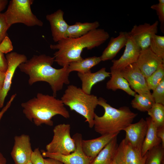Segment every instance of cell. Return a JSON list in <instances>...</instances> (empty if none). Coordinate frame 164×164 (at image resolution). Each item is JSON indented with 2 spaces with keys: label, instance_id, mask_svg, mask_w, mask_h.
<instances>
[{
  "label": "cell",
  "instance_id": "cell-33",
  "mask_svg": "<svg viewBox=\"0 0 164 164\" xmlns=\"http://www.w3.org/2000/svg\"><path fill=\"white\" fill-rule=\"evenodd\" d=\"M10 27L6 21L3 13H0V43L7 35V31Z\"/></svg>",
  "mask_w": 164,
  "mask_h": 164
},
{
  "label": "cell",
  "instance_id": "cell-25",
  "mask_svg": "<svg viewBox=\"0 0 164 164\" xmlns=\"http://www.w3.org/2000/svg\"><path fill=\"white\" fill-rule=\"evenodd\" d=\"M101 61L100 57H89L76 62H73L68 64L69 70L70 73L73 71L84 73L91 71V68L99 63Z\"/></svg>",
  "mask_w": 164,
  "mask_h": 164
},
{
  "label": "cell",
  "instance_id": "cell-3",
  "mask_svg": "<svg viewBox=\"0 0 164 164\" xmlns=\"http://www.w3.org/2000/svg\"><path fill=\"white\" fill-rule=\"evenodd\" d=\"M25 117L36 126L53 125L52 119L56 115L69 118L70 113L60 99L53 96L38 93L36 97L21 104Z\"/></svg>",
  "mask_w": 164,
  "mask_h": 164
},
{
  "label": "cell",
  "instance_id": "cell-38",
  "mask_svg": "<svg viewBox=\"0 0 164 164\" xmlns=\"http://www.w3.org/2000/svg\"><path fill=\"white\" fill-rule=\"evenodd\" d=\"M7 60L4 54L0 51V70L5 72L7 68Z\"/></svg>",
  "mask_w": 164,
  "mask_h": 164
},
{
  "label": "cell",
  "instance_id": "cell-44",
  "mask_svg": "<svg viewBox=\"0 0 164 164\" xmlns=\"http://www.w3.org/2000/svg\"><path fill=\"white\" fill-rule=\"evenodd\" d=\"M110 164H118L116 161V159L114 157V155Z\"/></svg>",
  "mask_w": 164,
  "mask_h": 164
},
{
  "label": "cell",
  "instance_id": "cell-36",
  "mask_svg": "<svg viewBox=\"0 0 164 164\" xmlns=\"http://www.w3.org/2000/svg\"><path fill=\"white\" fill-rule=\"evenodd\" d=\"M114 156L118 164H130L125 158L120 144L118 146Z\"/></svg>",
  "mask_w": 164,
  "mask_h": 164
},
{
  "label": "cell",
  "instance_id": "cell-15",
  "mask_svg": "<svg viewBox=\"0 0 164 164\" xmlns=\"http://www.w3.org/2000/svg\"><path fill=\"white\" fill-rule=\"evenodd\" d=\"M123 53L118 60H112L111 69L120 70L128 65L136 62L141 49L129 35Z\"/></svg>",
  "mask_w": 164,
  "mask_h": 164
},
{
  "label": "cell",
  "instance_id": "cell-18",
  "mask_svg": "<svg viewBox=\"0 0 164 164\" xmlns=\"http://www.w3.org/2000/svg\"><path fill=\"white\" fill-rule=\"evenodd\" d=\"M77 76L82 83L81 89L85 93L90 94L93 86L111 76L110 73L103 67L97 72L92 73L91 70L86 73L78 72Z\"/></svg>",
  "mask_w": 164,
  "mask_h": 164
},
{
  "label": "cell",
  "instance_id": "cell-8",
  "mask_svg": "<svg viewBox=\"0 0 164 164\" xmlns=\"http://www.w3.org/2000/svg\"><path fill=\"white\" fill-rule=\"evenodd\" d=\"M76 146L75 150L69 154L65 155L53 153L46 151H41L43 157L58 160L64 164H90L91 160L84 152L81 146L82 136L81 134L76 133L73 136Z\"/></svg>",
  "mask_w": 164,
  "mask_h": 164
},
{
  "label": "cell",
  "instance_id": "cell-27",
  "mask_svg": "<svg viewBox=\"0 0 164 164\" xmlns=\"http://www.w3.org/2000/svg\"><path fill=\"white\" fill-rule=\"evenodd\" d=\"M147 112L157 128L164 126V105L154 102Z\"/></svg>",
  "mask_w": 164,
  "mask_h": 164
},
{
  "label": "cell",
  "instance_id": "cell-19",
  "mask_svg": "<svg viewBox=\"0 0 164 164\" xmlns=\"http://www.w3.org/2000/svg\"><path fill=\"white\" fill-rule=\"evenodd\" d=\"M129 36V32L121 31L117 37H111L107 47L100 56L101 61L112 60L125 46Z\"/></svg>",
  "mask_w": 164,
  "mask_h": 164
},
{
  "label": "cell",
  "instance_id": "cell-45",
  "mask_svg": "<svg viewBox=\"0 0 164 164\" xmlns=\"http://www.w3.org/2000/svg\"><path fill=\"white\" fill-rule=\"evenodd\" d=\"M26 164H33V163L32 162L31 160H30Z\"/></svg>",
  "mask_w": 164,
  "mask_h": 164
},
{
  "label": "cell",
  "instance_id": "cell-30",
  "mask_svg": "<svg viewBox=\"0 0 164 164\" xmlns=\"http://www.w3.org/2000/svg\"><path fill=\"white\" fill-rule=\"evenodd\" d=\"M164 78V64H162L151 75L145 78L149 90H153Z\"/></svg>",
  "mask_w": 164,
  "mask_h": 164
},
{
  "label": "cell",
  "instance_id": "cell-24",
  "mask_svg": "<svg viewBox=\"0 0 164 164\" xmlns=\"http://www.w3.org/2000/svg\"><path fill=\"white\" fill-rule=\"evenodd\" d=\"M124 155L130 164H145L147 153L142 156L141 150L133 148L123 139L120 143Z\"/></svg>",
  "mask_w": 164,
  "mask_h": 164
},
{
  "label": "cell",
  "instance_id": "cell-20",
  "mask_svg": "<svg viewBox=\"0 0 164 164\" xmlns=\"http://www.w3.org/2000/svg\"><path fill=\"white\" fill-rule=\"evenodd\" d=\"M110 70L111 78L106 83V88L114 91L121 89L128 94L134 96L136 92L131 89L127 81L120 73V70L111 68Z\"/></svg>",
  "mask_w": 164,
  "mask_h": 164
},
{
  "label": "cell",
  "instance_id": "cell-9",
  "mask_svg": "<svg viewBox=\"0 0 164 164\" xmlns=\"http://www.w3.org/2000/svg\"><path fill=\"white\" fill-rule=\"evenodd\" d=\"M119 70L121 75L128 82L132 90L138 94H146L153 99L152 93L148 88L145 78L136 62Z\"/></svg>",
  "mask_w": 164,
  "mask_h": 164
},
{
  "label": "cell",
  "instance_id": "cell-13",
  "mask_svg": "<svg viewBox=\"0 0 164 164\" xmlns=\"http://www.w3.org/2000/svg\"><path fill=\"white\" fill-rule=\"evenodd\" d=\"M148 128L147 121L142 118L138 122L131 124L123 130L125 132L124 139L133 148L141 151Z\"/></svg>",
  "mask_w": 164,
  "mask_h": 164
},
{
  "label": "cell",
  "instance_id": "cell-43",
  "mask_svg": "<svg viewBox=\"0 0 164 164\" xmlns=\"http://www.w3.org/2000/svg\"><path fill=\"white\" fill-rule=\"evenodd\" d=\"M6 159L0 152V164H6Z\"/></svg>",
  "mask_w": 164,
  "mask_h": 164
},
{
  "label": "cell",
  "instance_id": "cell-10",
  "mask_svg": "<svg viewBox=\"0 0 164 164\" xmlns=\"http://www.w3.org/2000/svg\"><path fill=\"white\" fill-rule=\"evenodd\" d=\"M8 67L5 72V77L3 87L0 91V108L3 107L5 97L10 89L12 80L16 68L21 63L27 60L24 54L16 52H11L6 55Z\"/></svg>",
  "mask_w": 164,
  "mask_h": 164
},
{
  "label": "cell",
  "instance_id": "cell-23",
  "mask_svg": "<svg viewBox=\"0 0 164 164\" xmlns=\"http://www.w3.org/2000/svg\"><path fill=\"white\" fill-rule=\"evenodd\" d=\"M118 146L116 137L106 145L90 164H110Z\"/></svg>",
  "mask_w": 164,
  "mask_h": 164
},
{
  "label": "cell",
  "instance_id": "cell-11",
  "mask_svg": "<svg viewBox=\"0 0 164 164\" xmlns=\"http://www.w3.org/2000/svg\"><path fill=\"white\" fill-rule=\"evenodd\" d=\"M158 25V21L152 24L146 22L138 25H135L128 32L129 34L141 50H143L149 47L152 37L157 33Z\"/></svg>",
  "mask_w": 164,
  "mask_h": 164
},
{
  "label": "cell",
  "instance_id": "cell-40",
  "mask_svg": "<svg viewBox=\"0 0 164 164\" xmlns=\"http://www.w3.org/2000/svg\"><path fill=\"white\" fill-rule=\"evenodd\" d=\"M44 160L45 164H64L58 160L52 158L44 159Z\"/></svg>",
  "mask_w": 164,
  "mask_h": 164
},
{
  "label": "cell",
  "instance_id": "cell-35",
  "mask_svg": "<svg viewBox=\"0 0 164 164\" xmlns=\"http://www.w3.org/2000/svg\"><path fill=\"white\" fill-rule=\"evenodd\" d=\"M44 159L39 148L35 149L33 151L30 160L33 164H45Z\"/></svg>",
  "mask_w": 164,
  "mask_h": 164
},
{
  "label": "cell",
  "instance_id": "cell-32",
  "mask_svg": "<svg viewBox=\"0 0 164 164\" xmlns=\"http://www.w3.org/2000/svg\"><path fill=\"white\" fill-rule=\"evenodd\" d=\"M151 8L156 11L159 20L160 22V29L162 32H164V0H159L158 3L151 6Z\"/></svg>",
  "mask_w": 164,
  "mask_h": 164
},
{
  "label": "cell",
  "instance_id": "cell-5",
  "mask_svg": "<svg viewBox=\"0 0 164 164\" xmlns=\"http://www.w3.org/2000/svg\"><path fill=\"white\" fill-rule=\"evenodd\" d=\"M61 100L71 110L82 116L90 128L93 127L95 110L98 105L97 96L87 94L80 88L71 84L67 86Z\"/></svg>",
  "mask_w": 164,
  "mask_h": 164
},
{
  "label": "cell",
  "instance_id": "cell-17",
  "mask_svg": "<svg viewBox=\"0 0 164 164\" xmlns=\"http://www.w3.org/2000/svg\"><path fill=\"white\" fill-rule=\"evenodd\" d=\"M119 133H116L102 135L98 138L90 140L82 139L81 146L83 150L91 161Z\"/></svg>",
  "mask_w": 164,
  "mask_h": 164
},
{
  "label": "cell",
  "instance_id": "cell-46",
  "mask_svg": "<svg viewBox=\"0 0 164 164\" xmlns=\"http://www.w3.org/2000/svg\"></svg>",
  "mask_w": 164,
  "mask_h": 164
},
{
  "label": "cell",
  "instance_id": "cell-14",
  "mask_svg": "<svg viewBox=\"0 0 164 164\" xmlns=\"http://www.w3.org/2000/svg\"><path fill=\"white\" fill-rule=\"evenodd\" d=\"M136 63L143 75L146 78L164 64V60L154 54L148 48L141 50Z\"/></svg>",
  "mask_w": 164,
  "mask_h": 164
},
{
  "label": "cell",
  "instance_id": "cell-22",
  "mask_svg": "<svg viewBox=\"0 0 164 164\" xmlns=\"http://www.w3.org/2000/svg\"><path fill=\"white\" fill-rule=\"evenodd\" d=\"M99 22L95 21L93 22H76L69 25L67 33V38H77L82 36L90 31L97 29L100 26Z\"/></svg>",
  "mask_w": 164,
  "mask_h": 164
},
{
  "label": "cell",
  "instance_id": "cell-29",
  "mask_svg": "<svg viewBox=\"0 0 164 164\" xmlns=\"http://www.w3.org/2000/svg\"><path fill=\"white\" fill-rule=\"evenodd\" d=\"M149 49L157 56L164 60V36L154 35L152 38Z\"/></svg>",
  "mask_w": 164,
  "mask_h": 164
},
{
  "label": "cell",
  "instance_id": "cell-39",
  "mask_svg": "<svg viewBox=\"0 0 164 164\" xmlns=\"http://www.w3.org/2000/svg\"><path fill=\"white\" fill-rule=\"evenodd\" d=\"M157 136L161 141V145L164 148V126L157 128L156 131Z\"/></svg>",
  "mask_w": 164,
  "mask_h": 164
},
{
  "label": "cell",
  "instance_id": "cell-6",
  "mask_svg": "<svg viewBox=\"0 0 164 164\" xmlns=\"http://www.w3.org/2000/svg\"><path fill=\"white\" fill-rule=\"evenodd\" d=\"M33 0H11L6 11L3 13L6 21L11 27L21 23L29 27L42 26L43 22L32 12L31 6Z\"/></svg>",
  "mask_w": 164,
  "mask_h": 164
},
{
  "label": "cell",
  "instance_id": "cell-16",
  "mask_svg": "<svg viewBox=\"0 0 164 164\" xmlns=\"http://www.w3.org/2000/svg\"><path fill=\"white\" fill-rule=\"evenodd\" d=\"M64 13L63 11L59 9L46 16V19L50 25L53 40L55 42L67 38V30L69 25L64 19Z\"/></svg>",
  "mask_w": 164,
  "mask_h": 164
},
{
  "label": "cell",
  "instance_id": "cell-4",
  "mask_svg": "<svg viewBox=\"0 0 164 164\" xmlns=\"http://www.w3.org/2000/svg\"><path fill=\"white\" fill-rule=\"evenodd\" d=\"M97 104L103 108L104 112L101 116L95 114L93 127L95 132L101 135L119 133L132 123L138 114L127 106L114 108L102 97L98 98Z\"/></svg>",
  "mask_w": 164,
  "mask_h": 164
},
{
  "label": "cell",
  "instance_id": "cell-41",
  "mask_svg": "<svg viewBox=\"0 0 164 164\" xmlns=\"http://www.w3.org/2000/svg\"><path fill=\"white\" fill-rule=\"evenodd\" d=\"M5 77V72L0 70V91L3 87Z\"/></svg>",
  "mask_w": 164,
  "mask_h": 164
},
{
  "label": "cell",
  "instance_id": "cell-34",
  "mask_svg": "<svg viewBox=\"0 0 164 164\" xmlns=\"http://www.w3.org/2000/svg\"><path fill=\"white\" fill-rule=\"evenodd\" d=\"M13 48L10 39L6 36L0 43V51L3 54H7L12 51Z\"/></svg>",
  "mask_w": 164,
  "mask_h": 164
},
{
  "label": "cell",
  "instance_id": "cell-42",
  "mask_svg": "<svg viewBox=\"0 0 164 164\" xmlns=\"http://www.w3.org/2000/svg\"><path fill=\"white\" fill-rule=\"evenodd\" d=\"M8 2L7 0H0V13L5 8Z\"/></svg>",
  "mask_w": 164,
  "mask_h": 164
},
{
  "label": "cell",
  "instance_id": "cell-7",
  "mask_svg": "<svg viewBox=\"0 0 164 164\" xmlns=\"http://www.w3.org/2000/svg\"><path fill=\"white\" fill-rule=\"evenodd\" d=\"M70 125L61 124L56 125L53 130V135L51 141L46 146V151L53 153L65 155L70 154L76 149V144L71 136Z\"/></svg>",
  "mask_w": 164,
  "mask_h": 164
},
{
  "label": "cell",
  "instance_id": "cell-1",
  "mask_svg": "<svg viewBox=\"0 0 164 164\" xmlns=\"http://www.w3.org/2000/svg\"><path fill=\"white\" fill-rule=\"evenodd\" d=\"M54 62V57L44 54L34 55L18 67L29 76L30 85L37 82H46L50 86L53 96L56 97L57 92L62 89L64 84H70V72L68 65L59 69L53 68L52 65Z\"/></svg>",
  "mask_w": 164,
  "mask_h": 164
},
{
  "label": "cell",
  "instance_id": "cell-12",
  "mask_svg": "<svg viewBox=\"0 0 164 164\" xmlns=\"http://www.w3.org/2000/svg\"><path fill=\"white\" fill-rule=\"evenodd\" d=\"M11 155L15 164H26L31 160L33 152L29 136L22 134L16 135Z\"/></svg>",
  "mask_w": 164,
  "mask_h": 164
},
{
  "label": "cell",
  "instance_id": "cell-31",
  "mask_svg": "<svg viewBox=\"0 0 164 164\" xmlns=\"http://www.w3.org/2000/svg\"><path fill=\"white\" fill-rule=\"evenodd\" d=\"M152 91L151 95L154 102L164 105V78Z\"/></svg>",
  "mask_w": 164,
  "mask_h": 164
},
{
  "label": "cell",
  "instance_id": "cell-28",
  "mask_svg": "<svg viewBox=\"0 0 164 164\" xmlns=\"http://www.w3.org/2000/svg\"><path fill=\"white\" fill-rule=\"evenodd\" d=\"M145 164H164V148L160 144L147 152Z\"/></svg>",
  "mask_w": 164,
  "mask_h": 164
},
{
  "label": "cell",
  "instance_id": "cell-21",
  "mask_svg": "<svg viewBox=\"0 0 164 164\" xmlns=\"http://www.w3.org/2000/svg\"><path fill=\"white\" fill-rule=\"evenodd\" d=\"M148 128L146 136L143 142L141 153L144 156L147 152L153 147L160 144L161 140L157 135V128L150 117L146 118Z\"/></svg>",
  "mask_w": 164,
  "mask_h": 164
},
{
  "label": "cell",
  "instance_id": "cell-37",
  "mask_svg": "<svg viewBox=\"0 0 164 164\" xmlns=\"http://www.w3.org/2000/svg\"><path fill=\"white\" fill-rule=\"evenodd\" d=\"M16 94H15L12 95L9 100L8 101L5 105L2 108L0 111V121L1 120L4 114L7 111L10 107L12 103L16 97Z\"/></svg>",
  "mask_w": 164,
  "mask_h": 164
},
{
  "label": "cell",
  "instance_id": "cell-26",
  "mask_svg": "<svg viewBox=\"0 0 164 164\" xmlns=\"http://www.w3.org/2000/svg\"><path fill=\"white\" fill-rule=\"evenodd\" d=\"M132 101V107L142 112H147L151 108L154 101L152 98L147 95L135 94Z\"/></svg>",
  "mask_w": 164,
  "mask_h": 164
},
{
  "label": "cell",
  "instance_id": "cell-2",
  "mask_svg": "<svg viewBox=\"0 0 164 164\" xmlns=\"http://www.w3.org/2000/svg\"><path fill=\"white\" fill-rule=\"evenodd\" d=\"M109 37L104 29L97 28L80 37L63 39L56 44H50V48L57 50L54 54V62L63 67L70 62L82 60L81 53L85 49L91 50L98 47Z\"/></svg>",
  "mask_w": 164,
  "mask_h": 164
}]
</instances>
